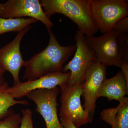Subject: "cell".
Masks as SVG:
<instances>
[{"label": "cell", "mask_w": 128, "mask_h": 128, "mask_svg": "<svg viewBox=\"0 0 128 128\" xmlns=\"http://www.w3.org/2000/svg\"><path fill=\"white\" fill-rule=\"evenodd\" d=\"M6 72L0 68V86L4 84L6 82L4 75Z\"/></svg>", "instance_id": "obj_22"}, {"label": "cell", "mask_w": 128, "mask_h": 128, "mask_svg": "<svg viewBox=\"0 0 128 128\" xmlns=\"http://www.w3.org/2000/svg\"><path fill=\"white\" fill-rule=\"evenodd\" d=\"M32 28L28 26L19 32L14 39L0 48V68L11 74L14 86L21 82L19 73L24 66V61L20 51V45L24 35Z\"/></svg>", "instance_id": "obj_10"}, {"label": "cell", "mask_w": 128, "mask_h": 128, "mask_svg": "<svg viewBox=\"0 0 128 128\" xmlns=\"http://www.w3.org/2000/svg\"><path fill=\"white\" fill-rule=\"evenodd\" d=\"M44 12L50 19L57 13L71 19L78 31L87 36H94L98 31L92 17L90 0H41Z\"/></svg>", "instance_id": "obj_2"}, {"label": "cell", "mask_w": 128, "mask_h": 128, "mask_svg": "<svg viewBox=\"0 0 128 128\" xmlns=\"http://www.w3.org/2000/svg\"><path fill=\"white\" fill-rule=\"evenodd\" d=\"M121 69L125 77L126 84L128 86V62H123L121 65Z\"/></svg>", "instance_id": "obj_20"}, {"label": "cell", "mask_w": 128, "mask_h": 128, "mask_svg": "<svg viewBox=\"0 0 128 128\" xmlns=\"http://www.w3.org/2000/svg\"><path fill=\"white\" fill-rule=\"evenodd\" d=\"M76 48L74 57L62 69L64 73L70 71L67 84L82 85L86 72L94 60V53L86 40L85 35L77 31L75 38Z\"/></svg>", "instance_id": "obj_6"}, {"label": "cell", "mask_w": 128, "mask_h": 128, "mask_svg": "<svg viewBox=\"0 0 128 128\" xmlns=\"http://www.w3.org/2000/svg\"><path fill=\"white\" fill-rule=\"evenodd\" d=\"M20 128H34L32 120V112L29 108L22 110Z\"/></svg>", "instance_id": "obj_18"}, {"label": "cell", "mask_w": 128, "mask_h": 128, "mask_svg": "<svg viewBox=\"0 0 128 128\" xmlns=\"http://www.w3.org/2000/svg\"><path fill=\"white\" fill-rule=\"evenodd\" d=\"M94 52L95 60L107 68L114 66L121 68L122 60L117 32L112 29L99 37L85 36Z\"/></svg>", "instance_id": "obj_5"}, {"label": "cell", "mask_w": 128, "mask_h": 128, "mask_svg": "<svg viewBox=\"0 0 128 128\" xmlns=\"http://www.w3.org/2000/svg\"><path fill=\"white\" fill-rule=\"evenodd\" d=\"M21 118L20 114H13L0 120V128H20Z\"/></svg>", "instance_id": "obj_16"}, {"label": "cell", "mask_w": 128, "mask_h": 128, "mask_svg": "<svg viewBox=\"0 0 128 128\" xmlns=\"http://www.w3.org/2000/svg\"><path fill=\"white\" fill-rule=\"evenodd\" d=\"M128 93V86L122 71L110 79L104 81L98 93V97L107 98L108 101L116 100L120 102Z\"/></svg>", "instance_id": "obj_12"}, {"label": "cell", "mask_w": 128, "mask_h": 128, "mask_svg": "<svg viewBox=\"0 0 128 128\" xmlns=\"http://www.w3.org/2000/svg\"><path fill=\"white\" fill-rule=\"evenodd\" d=\"M3 9V4L0 2V17H1L2 16V12Z\"/></svg>", "instance_id": "obj_23"}, {"label": "cell", "mask_w": 128, "mask_h": 128, "mask_svg": "<svg viewBox=\"0 0 128 128\" xmlns=\"http://www.w3.org/2000/svg\"><path fill=\"white\" fill-rule=\"evenodd\" d=\"M67 83L60 87V118L70 120L76 128L92 123V119L82 105V85L72 86Z\"/></svg>", "instance_id": "obj_4"}, {"label": "cell", "mask_w": 128, "mask_h": 128, "mask_svg": "<svg viewBox=\"0 0 128 128\" xmlns=\"http://www.w3.org/2000/svg\"><path fill=\"white\" fill-rule=\"evenodd\" d=\"M101 115L112 128H128V98L125 97L116 108L104 110Z\"/></svg>", "instance_id": "obj_13"}, {"label": "cell", "mask_w": 128, "mask_h": 128, "mask_svg": "<svg viewBox=\"0 0 128 128\" xmlns=\"http://www.w3.org/2000/svg\"><path fill=\"white\" fill-rule=\"evenodd\" d=\"M60 92L59 88L56 87L35 90L26 96L36 105L35 111L43 118L46 128H64L57 113V97Z\"/></svg>", "instance_id": "obj_7"}, {"label": "cell", "mask_w": 128, "mask_h": 128, "mask_svg": "<svg viewBox=\"0 0 128 128\" xmlns=\"http://www.w3.org/2000/svg\"><path fill=\"white\" fill-rule=\"evenodd\" d=\"M60 121L64 128H76L69 120L60 118Z\"/></svg>", "instance_id": "obj_21"}, {"label": "cell", "mask_w": 128, "mask_h": 128, "mask_svg": "<svg viewBox=\"0 0 128 128\" xmlns=\"http://www.w3.org/2000/svg\"><path fill=\"white\" fill-rule=\"evenodd\" d=\"M118 33L128 34V16L118 21L114 25L113 29Z\"/></svg>", "instance_id": "obj_19"}, {"label": "cell", "mask_w": 128, "mask_h": 128, "mask_svg": "<svg viewBox=\"0 0 128 128\" xmlns=\"http://www.w3.org/2000/svg\"><path fill=\"white\" fill-rule=\"evenodd\" d=\"M9 87L6 82L0 86V120L14 114V111L10 108L14 105H29L27 100H17L8 94L6 90Z\"/></svg>", "instance_id": "obj_14"}, {"label": "cell", "mask_w": 128, "mask_h": 128, "mask_svg": "<svg viewBox=\"0 0 128 128\" xmlns=\"http://www.w3.org/2000/svg\"><path fill=\"white\" fill-rule=\"evenodd\" d=\"M38 20L32 18H3L0 17V35L10 32H18L23 30Z\"/></svg>", "instance_id": "obj_15"}, {"label": "cell", "mask_w": 128, "mask_h": 128, "mask_svg": "<svg viewBox=\"0 0 128 128\" xmlns=\"http://www.w3.org/2000/svg\"><path fill=\"white\" fill-rule=\"evenodd\" d=\"M70 76V72L51 73L32 80L21 82L18 84L9 87L6 91L15 99H19L35 90L60 87L68 82Z\"/></svg>", "instance_id": "obj_11"}, {"label": "cell", "mask_w": 128, "mask_h": 128, "mask_svg": "<svg viewBox=\"0 0 128 128\" xmlns=\"http://www.w3.org/2000/svg\"><path fill=\"white\" fill-rule=\"evenodd\" d=\"M47 29L49 34L48 44L44 50L25 61V70L22 80H32L48 74L62 72L64 64L76 52V44L61 46L51 28Z\"/></svg>", "instance_id": "obj_1"}, {"label": "cell", "mask_w": 128, "mask_h": 128, "mask_svg": "<svg viewBox=\"0 0 128 128\" xmlns=\"http://www.w3.org/2000/svg\"><path fill=\"white\" fill-rule=\"evenodd\" d=\"M25 17L34 18L42 22L47 28L54 24L46 16L39 0H9L3 4V18H20Z\"/></svg>", "instance_id": "obj_9"}, {"label": "cell", "mask_w": 128, "mask_h": 128, "mask_svg": "<svg viewBox=\"0 0 128 128\" xmlns=\"http://www.w3.org/2000/svg\"><path fill=\"white\" fill-rule=\"evenodd\" d=\"M90 8L95 25L104 34L128 16V2L126 0H90Z\"/></svg>", "instance_id": "obj_3"}, {"label": "cell", "mask_w": 128, "mask_h": 128, "mask_svg": "<svg viewBox=\"0 0 128 128\" xmlns=\"http://www.w3.org/2000/svg\"><path fill=\"white\" fill-rule=\"evenodd\" d=\"M117 36L119 43L122 63L125 61L128 62V34L117 33Z\"/></svg>", "instance_id": "obj_17"}, {"label": "cell", "mask_w": 128, "mask_h": 128, "mask_svg": "<svg viewBox=\"0 0 128 128\" xmlns=\"http://www.w3.org/2000/svg\"><path fill=\"white\" fill-rule=\"evenodd\" d=\"M107 67L94 60L85 74L82 85V93L84 100L83 107L93 119L96 108L98 93L104 81L106 78Z\"/></svg>", "instance_id": "obj_8"}]
</instances>
